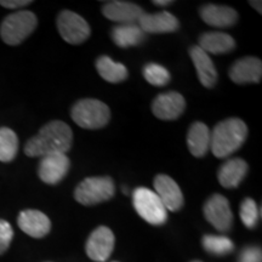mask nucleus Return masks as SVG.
Returning a JSON list of instances; mask_svg holds the SVG:
<instances>
[{
  "label": "nucleus",
  "mask_w": 262,
  "mask_h": 262,
  "mask_svg": "<svg viewBox=\"0 0 262 262\" xmlns=\"http://www.w3.org/2000/svg\"><path fill=\"white\" fill-rule=\"evenodd\" d=\"M73 145V131L68 124L52 120L45 124L34 137L26 143L28 157H45L54 153H66Z\"/></svg>",
  "instance_id": "obj_1"
},
{
  "label": "nucleus",
  "mask_w": 262,
  "mask_h": 262,
  "mask_svg": "<svg viewBox=\"0 0 262 262\" xmlns=\"http://www.w3.org/2000/svg\"><path fill=\"white\" fill-rule=\"evenodd\" d=\"M247 137V124L239 118H228L211 130L210 150L216 158H227L243 146Z\"/></svg>",
  "instance_id": "obj_2"
},
{
  "label": "nucleus",
  "mask_w": 262,
  "mask_h": 262,
  "mask_svg": "<svg viewBox=\"0 0 262 262\" xmlns=\"http://www.w3.org/2000/svg\"><path fill=\"white\" fill-rule=\"evenodd\" d=\"M71 118L78 126L97 130L106 126L111 119V111L106 103L95 98H84L72 107Z\"/></svg>",
  "instance_id": "obj_3"
},
{
  "label": "nucleus",
  "mask_w": 262,
  "mask_h": 262,
  "mask_svg": "<svg viewBox=\"0 0 262 262\" xmlns=\"http://www.w3.org/2000/svg\"><path fill=\"white\" fill-rule=\"evenodd\" d=\"M38 18L31 11H17L5 17L0 26V37L8 45L21 44L37 28Z\"/></svg>",
  "instance_id": "obj_4"
},
{
  "label": "nucleus",
  "mask_w": 262,
  "mask_h": 262,
  "mask_svg": "<svg viewBox=\"0 0 262 262\" xmlns=\"http://www.w3.org/2000/svg\"><path fill=\"white\" fill-rule=\"evenodd\" d=\"M116 193L113 180L108 176L88 178L77 186L74 191L75 201L83 205H96L110 201Z\"/></svg>",
  "instance_id": "obj_5"
},
{
  "label": "nucleus",
  "mask_w": 262,
  "mask_h": 262,
  "mask_svg": "<svg viewBox=\"0 0 262 262\" xmlns=\"http://www.w3.org/2000/svg\"><path fill=\"white\" fill-rule=\"evenodd\" d=\"M133 204L137 214L150 225L159 226L168 220V210L152 189L137 187L133 192Z\"/></svg>",
  "instance_id": "obj_6"
},
{
  "label": "nucleus",
  "mask_w": 262,
  "mask_h": 262,
  "mask_svg": "<svg viewBox=\"0 0 262 262\" xmlns=\"http://www.w3.org/2000/svg\"><path fill=\"white\" fill-rule=\"evenodd\" d=\"M57 29L61 38L68 44H83L90 37V26L80 15L70 10H63L57 17Z\"/></svg>",
  "instance_id": "obj_7"
},
{
  "label": "nucleus",
  "mask_w": 262,
  "mask_h": 262,
  "mask_svg": "<svg viewBox=\"0 0 262 262\" xmlns=\"http://www.w3.org/2000/svg\"><path fill=\"white\" fill-rule=\"evenodd\" d=\"M206 221L220 232H228L233 224V214L228 199L222 194H214L204 205Z\"/></svg>",
  "instance_id": "obj_8"
},
{
  "label": "nucleus",
  "mask_w": 262,
  "mask_h": 262,
  "mask_svg": "<svg viewBox=\"0 0 262 262\" xmlns=\"http://www.w3.org/2000/svg\"><path fill=\"white\" fill-rule=\"evenodd\" d=\"M71 168V160L66 153H54L42 157L39 163L38 175L48 185H57L66 178Z\"/></svg>",
  "instance_id": "obj_9"
},
{
  "label": "nucleus",
  "mask_w": 262,
  "mask_h": 262,
  "mask_svg": "<svg viewBox=\"0 0 262 262\" xmlns=\"http://www.w3.org/2000/svg\"><path fill=\"white\" fill-rule=\"evenodd\" d=\"M114 249V234L112 229L100 226L89 235L85 250L93 261L104 262L110 258Z\"/></svg>",
  "instance_id": "obj_10"
},
{
  "label": "nucleus",
  "mask_w": 262,
  "mask_h": 262,
  "mask_svg": "<svg viewBox=\"0 0 262 262\" xmlns=\"http://www.w3.org/2000/svg\"><path fill=\"white\" fill-rule=\"evenodd\" d=\"M186 100L180 93L168 91L158 95L152 103V112L158 119L175 120L185 112Z\"/></svg>",
  "instance_id": "obj_11"
},
{
  "label": "nucleus",
  "mask_w": 262,
  "mask_h": 262,
  "mask_svg": "<svg viewBox=\"0 0 262 262\" xmlns=\"http://www.w3.org/2000/svg\"><path fill=\"white\" fill-rule=\"evenodd\" d=\"M155 189L157 195L162 201L163 205L168 211H179L183 206V194L181 188L175 180L168 175H157L155 179Z\"/></svg>",
  "instance_id": "obj_12"
},
{
  "label": "nucleus",
  "mask_w": 262,
  "mask_h": 262,
  "mask_svg": "<svg viewBox=\"0 0 262 262\" xmlns=\"http://www.w3.org/2000/svg\"><path fill=\"white\" fill-rule=\"evenodd\" d=\"M104 17L120 25L137 24L141 16L145 14L141 6L130 2H107L102 8Z\"/></svg>",
  "instance_id": "obj_13"
},
{
  "label": "nucleus",
  "mask_w": 262,
  "mask_h": 262,
  "mask_svg": "<svg viewBox=\"0 0 262 262\" xmlns=\"http://www.w3.org/2000/svg\"><path fill=\"white\" fill-rule=\"evenodd\" d=\"M228 74L235 84L258 83L262 77V62L257 57H243L231 66Z\"/></svg>",
  "instance_id": "obj_14"
},
{
  "label": "nucleus",
  "mask_w": 262,
  "mask_h": 262,
  "mask_svg": "<svg viewBox=\"0 0 262 262\" xmlns=\"http://www.w3.org/2000/svg\"><path fill=\"white\" fill-rule=\"evenodd\" d=\"M139 27L146 34H164L176 32L180 28L179 19L168 11L156 14H143L137 22Z\"/></svg>",
  "instance_id": "obj_15"
},
{
  "label": "nucleus",
  "mask_w": 262,
  "mask_h": 262,
  "mask_svg": "<svg viewBox=\"0 0 262 262\" xmlns=\"http://www.w3.org/2000/svg\"><path fill=\"white\" fill-rule=\"evenodd\" d=\"M205 24L216 28H228L237 24L239 16L233 8L216 4H206L199 10Z\"/></svg>",
  "instance_id": "obj_16"
},
{
  "label": "nucleus",
  "mask_w": 262,
  "mask_h": 262,
  "mask_svg": "<svg viewBox=\"0 0 262 262\" xmlns=\"http://www.w3.org/2000/svg\"><path fill=\"white\" fill-rule=\"evenodd\" d=\"M17 224L26 234L33 238L45 237L51 229L50 219L44 212L33 209L19 212Z\"/></svg>",
  "instance_id": "obj_17"
},
{
  "label": "nucleus",
  "mask_w": 262,
  "mask_h": 262,
  "mask_svg": "<svg viewBox=\"0 0 262 262\" xmlns=\"http://www.w3.org/2000/svg\"><path fill=\"white\" fill-rule=\"evenodd\" d=\"M189 56H191L193 64L196 71V77L201 81L203 86L211 89L217 83V71H216L212 60L204 50H202L198 45L189 49Z\"/></svg>",
  "instance_id": "obj_18"
},
{
  "label": "nucleus",
  "mask_w": 262,
  "mask_h": 262,
  "mask_svg": "<svg viewBox=\"0 0 262 262\" xmlns=\"http://www.w3.org/2000/svg\"><path fill=\"white\" fill-rule=\"evenodd\" d=\"M248 164L242 158L226 160L217 171V180L225 188H235L241 185L248 173Z\"/></svg>",
  "instance_id": "obj_19"
},
{
  "label": "nucleus",
  "mask_w": 262,
  "mask_h": 262,
  "mask_svg": "<svg viewBox=\"0 0 262 262\" xmlns=\"http://www.w3.org/2000/svg\"><path fill=\"white\" fill-rule=\"evenodd\" d=\"M198 47L208 55H224L234 50L235 40L227 33L206 32L199 38Z\"/></svg>",
  "instance_id": "obj_20"
},
{
  "label": "nucleus",
  "mask_w": 262,
  "mask_h": 262,
  "mask_svg": "<svg viewBox=\"0 0 262 262\" xmlns=\"http://www.w3.org/2000/svg\"><path fill=\"white\" fill-rule=\"evenodd\" d=\"M211 131L202 122H195L189 126L187 133V146L192 156L202 158L210 150Z\"/></svg>",
  "instance_id": "obj_21"
},
{
  "label": "nucleus",
  "mask_w": 262,
  "mask_h": 262,
  "mask_svg": "<svg viewBox=\"0 0 262 262\" xmlns=\"http://www.w3.org/2000/svg\"><path fill=\"white\" fill-rule=\"evenodd\" d=\"M146 33L139 27L137 24L118 25L111 32V38L117 47L126 49L137 47L146 39Z\"/></svg>",
  "instance_id": "obj_22"
},
{
  "label": "nucleus",
  "mask_w": 262,
  "mask_h": 262,
  "mask_svg": "<svg viewBox=\"0 0 262 262\" xmlns=\"http://www.w3.org/2000/svg\"><path fill=\"white\" fill-rule=\"evenodd\" d=\"M96 70L102 79L112 84L122 83L129 75L125 66L119 63V62H114L108 56H101L97 58Z\"/></svg>",
  "instance_id": "obj_23"
},
{
  "label": "nucleus",
  "mask_w": 262,
  "mask_h": 262,
  "mask_svg": "<svg viewBox=\"0 0 262 262\" xmlns=\"http://www.w3.org/2000/svg\"><path fill=\"white\" fill-rule=\"evenodd\" d=\"M18 150V139L15 131L0 127V162L9 163L15 159Z\"/></svg>",
  "instance_id": "obj_24"
},
{
  "label": "nucleus",
  "mask_w": 262,
  "mask_h": 262,
  "mask_svg": "<svg viewBox=\"0 0 262 262\" xmlns=\"http://www.w3.org/2000/svg\"><path fill=\"white\" fill-rule=\"evenodd\" d=\"M202 243L209 254L216 255V256H224L232 253L234 249L233 242L225 235L206 234L203 237Z\"/></svg>",
  "instance_id": "obj_25"
},
{
  "label": "nucleus",
  "mask_w": 262,
  "mask_h": 262,
  "mask_svg": "<svg viewBox=\"0 0 262 262\" xmlns=\"http://www.w3.org/2000/svg\"><path fill=\"white\" fill-rule=\"evenodd\" d=\"M143 77L150 85L155 86H165L171 80V75L165 67L158 63H147L143 67Z\"/></svg>",
  "instance_id": "obj_26"
},
{
  "label": "nucleus",
  "mask_w": 262,
  "mask_h": 262,
  "mask_svg": "<svg viewBox=\"0 0 262 262\" xmlns=\"http://www.w3.org/2000/svg\"><path fill=\"white\" fill-rule=\"evenodd\" d=\"M241 220L245 227L254 228L257 225L258 217H260V210L257 209V204L254 199L245 198L241 205Z\"/></svg>",
  "instance_id": "obj_27"
},
{
  "label": "nucleus",
  "mask_w": 262,
  "mask_h": 262,
  "mask_svg": "<svg viewBox=\"0 0 262 262\" xmlns=\"http://www.w3.org/2000/svg\"><path fill=\"white\" fill-rule=\"evenodd\" d=\"M14 238V229L8 221L0 220V255L8 250Z\"/></svg>",
  "instance_id": "obj_28"
},
{
  "label": "nucleus",
  "mask_w": 262,
  "mask_h": 262,
  "mask_svg": "<svg viewBox=\"0 0 262 262\" xmlns=\"http://www.w3.org/2000/svg\"><path fill=\"white\" fill-rule=\"evenodd\" d=\"M261 249L256 247L245 248L239 256V262H261Z\"/></svg>",
  "instance_id": "obj_29"
},
{
  "label": "nucleus",
  "mask_w": 262,
  "mask_h": 262,
  "mask_svg": "<svg viewBox=\"0 0 262 262\" xmlns=\"http://www.w3.org/2000/svg\"><path fill=\"white\" fill-rule=\"evenodd\" d=\"M29 4H32L31 0H0V5L6 9L25 8Z\"/></svg>",
  "instance_id": "obj_30"
},
{
  "label": "nucleus",
  "mask_w": 262,
  "mask_h": 262,
  "mask_svg": "<svg viewBox=\"0 0 262 262\" xmlns=\"http://www.w3.org/2000/svg\"><path fill=\"white\" fill-rule=\"evenodd\" d=\"M172 3L173 2H171V0H155L153 4L157 6H168L170 4H172Z\"/></svg>",
  "instance_id": "obj_31"
},
{
  "label": "nucleus",
  "mask_w": 262,
  "mask_h": 262,
  "mask_svg": "<svg viewBox=\"0 0 262 262\" xmlns=\"http://www.w3.org/2000/svg\"><path fill=\"white\" fill-rule=\"evenodd\" d=\"M249 4H250L251 6H253V8L256 9L257 11L260 12V14H261V4H262L261 2H250V3H249Z\"/></svg>",
  "instance_id": "obj_32"
},
{
  "label": "nucleus",
  "mask_w": 262,
  "mask_h": 262,
  "mask_svg": "<svg viewBox=\"0 0 262 262\" xmlns=\"http://www.w3.org/2000/svg\"><path fill=\"white\" fill-rule=\"evenodd\" d=\"M193 262H202V261H193Z\"/></svg>",
  "instance_id": "obj_33"
}]
</instances>
